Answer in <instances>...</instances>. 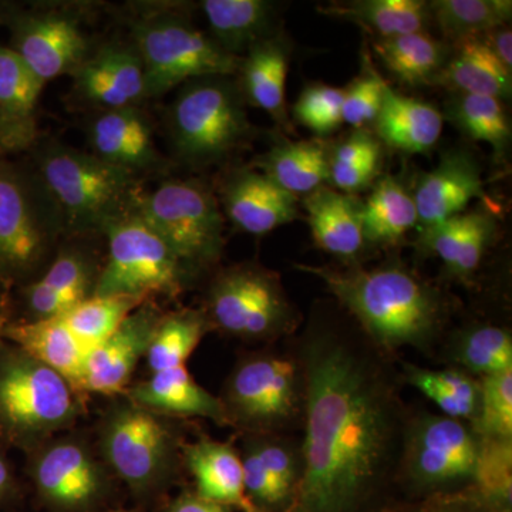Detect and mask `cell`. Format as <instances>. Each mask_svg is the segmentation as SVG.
I'll return each instance as SVG.
<instances>
[{
	"instance_id": "obj_1",
	"label": "cell",
	"mask_w": 512,
	"mask_h": 512,
	"mask_svg": "<svg viewBox=\"0 0 512 512\" xmlns=\"http://www.w3.org/2000/svg\"><path fill=\"white\" fill-rule=\"evenodd\" d=\"M295 352L303 379V474L292 512H386L399 501L412 417L393 356L353 320L328 311L312 313Z\"/></svg>"
},
{
	"instance_id": "obj_2",
	"label": "cell",
	"mask_w": 512,
	"mask_h": 512,
	"mask_svg": "<svg viewBox=\"0 0 512 512\" xmlns=\"http://www.w3.org/2000/svg\"><path fill=\"white\" fill-rule=\"evenodd\" d=\"M316 276L357 328L393 356L396 350L433 349L447 320V302L434 286L403 266L365 269L296 265Z\"/></svg>"
},
{
	"instance_id": "obj_3",
	"label": "cell",
	"mask_w": 512,
	"mask_h": 512,
	"mask_svg": "<svg viewBox=\"0 0 512 512\" xmlns=\"http://www.w3.org/2000/svg\"><path fill=\"white\" fill-rule=\"evenodd\" d=\"M62 214L67 237H101L111 221L136 210L137 175L55 138L40 137L26 154Z\"/></svg>"
},
{
	"instance_id": "obj_4",
	"label": "cell",
	"mask_w": 512,
	"mask_h": 512,
	"mask_svg": "<svg viewBox=\"0 0 512 512\" xmlns=\"http://www.w3.org/2000/svg\"><path fill=\"white\" fill-rule=\"evenodd\" d=\"M66 238L62 214L29 158L0 156V286L12 292L35 281Z\"/></svg>"
},
{
	"instance_id": "obj_5",
	"label": "cell",
	"mask_w": 512,
	"mask_h": 512,
	"mask_svg": "<svg viewBox=\"0 0 512 512\" xmlns=\"http://www.w3.org/2000/svg\"><path fill=\"white\" fill-rule=\"evenodd\" d=\"M130 10V42L143 62L147 100L200 77L237 76L241 59L195 28L185 3L136 2Z\"/></svg>"
},
{
	"instance_id": "obj_6",
	"label": "cell",
	"mask_w": 512,
	"mask_h": 512,
	"mask_svg": "<svg viewBox=\"0 0 512 512\" xmlns=\"http://www.w3.org/2000/svg\"><path fill=\"white\" fill-rule=\"evenodd\" d=\"M234 76H205L178 87L167 114L178 160L194 168L222 163L254 134Z\"/></svg>"
},
{
	"instance_id": "obj_7",
	"label": "cell",
	"mask_w": 512,
	"mask_h": 512,
	"mask_svg": "<svg viewBox=\"0 0 512 512\" xmlns=\"http://www.w3.org/2000/svg\"><path fill=\"white\" fill-rule=\"evenodd\" d=\"M79 390L0 336V443L33 447L80 414Z\"/></svg>"
},
{
	"instance_id": "obj_8",
	"label": "cell",
	"mask_w": 512,
	"mask_h": 512,
	"mask_svg": "<svg viewBox=\"0 0 512 512\" xmlns=\"http://www.w3.org/2000/svg\"><path fill=\"white\" fill-rule=\"evenodd\" d=\"M478 444L476 431L467 421L441 413H412L397 481L399 501L473 487Z\"/></svg>"
},
{
	"instance_id": "obj_9",
	"label": "cell",
	"mask_w": 512,
	"mask_h": 512,
	"mask_svg": "<svg viewBox=\"0 0 512 512\" xmlns=\"http://www.w3.org/2000/svg\"><path fill=\"white\" fill-rule=\"evenodd\" d=\"M229 426L247 434L289 433L303 421V379L295 350L245 356L221 397Z\"/></svg>"
},
{
	"instance_id": "obj_10",
	"label": "cell",
	"mask_w": 512,
	"mask_h": 512,
	"mask_svg": "<svg viewBox=\"0 0 512 512\" xmlns=\"http://www.w3.org/2000/svg\"><path fill=\"white\" fill-rule=\"evenodd\" d=\"M136 210L173 249L191 278L220 261L225 218L220 201L200 180H165L144 191Z\"/></svg>"
},
{
	"instance_id": "obj_11",
	"label": "cell",
	"mask_w": 512,
	"mask_h": 512,
	"mask_svg": "<svg viewBox=\"0 0 512 512\" xmlns=\"http://www.w3.org/2000/svg\"><path fill=\"white\" fill-rule=\"evenodd\" d=\"M101 237L107 241V256L93 296L175 298L192 279L173 249L137 210L111 221Z\"/></svg>"
},
{
	"instance_id": "obj_12",
	"label": "cell",
	"mask_w": 512,
	"mask_h": 512,
	"mask_svg": "<svg viewBox=\"0 0 512 512\" xmlns=\"http://www.w3.org/2000/svg\"><path fill=\"white\" fill-rule=\"evenodd\" d=\"M202 311L211 328L247 342H271L291 335L299 323L279 275L258 264L218 272Z\"/></svg>"
},
{
	"instance_id": "obj_13",
	"label": "cell",
	"mask_w": 512,
	"mask_h": 512,
	"mask_svg": "<svg viewBox=\"0 0 512 512\" xmlns=\"http://www.w3.org/2000/svg\"><path fill=\"white\" fill-rule=\"evenodd\" d=\"M84 9V3L6 2L2 26L9 32V49L45 84L73 76L96 47Z\"/></svg>"
},
{
	"instance_id": "obj_14",
	"label": "cell",
	"mask_w": 512,
	"mask_h": 512,
	"mask_svg": "<svg viewBox=\"0 0 512 512\" xmlns=\"http://www.w3.org/2000/svg\"><path fill=\"white\" fill-rule=\"evenodd\" d=\"M173 447V436L157 413L133 402L114 409L101 434L107 464L140 494L167 476Z\"/></svg>"
},
{
	"instance_id": "obj_15",
	"label": "cell",
	"mask_w": 512,
	"mask_h": 512,
	"mask_svg": "<svg viewBox=\"0 0 512 512\" xmlns=\"http://www.w3.org/2000/svg\"><path fill=\"white\" fill-rule=\"evenodd\" d=\"M99 237H67L46 271L19 288L23 322L59 318L94 295L101 271L93 247Z\"/></svg>"
},
{
	"instance_id": "obj_16",
	"label": "cell",
	"mask_w": 512,
	"mask_h": 512,
	"mask_svg": "<svg viewBox=\"0 0 512 512\" xmlns=\"http://www.w3.org/2000/svg\"><path fill=\"white\" fill-rule=\"evenodd\" d=\"M30 476L43 503L57 512H86L106 494V477L80 441L60 440L42 448Z\"/></svg>"
},
{
	"instance_id": "obj_17",
	"label": "cell",
	"mask_w": 512,
	"mask_h": 512,
	"mask_svg": "<svg viewBox=\"0 0 512 512\" xmlns=\"http://www.w3.org/2000/svg\"><path fill=\"white\" fill-rule=\"evenodd\" d=\"M72 79L73 100L90 113L141 107L147 100L143 62L130 40L96 45Z\"/></svg>"
},
{
	"instance_id": "obj_18",
	"label": "cell",
	"mask_w": 512,
	"mask_h": 512,
	"mask_svg": "<svg viewBox=\"0 0 512 512\" xmlns=\"http://www.w3.org/2000/svg\"><path fill=\"white\" fill-rule=\"evenodd\" d=\"M86 138L90 153L138 178L165 167L154 140L153 123L141 107L90 113Z\"/></svg>"
},
{
	"instance_id": "obj_19",
	"label": "cell",
	"mask_w": 512,
	"mask_h": 512,
	"mask_svg": "<svg viewBox=\"0 0 512 512\" xmlns=\"http://www.w3.org/2000/svg\"><path fill=\"white\" fill-rule=\"evenodd\" d=\"M164 313L147 301L119 326V329L90 353L84 372V392H124L141 357H146L158 323Z\"/></svg>"
},
{
	"instance_id": "obj_20",
	"label": "cell",
	"mask_w": 512,
	"mask_h": 512,
	"mask_svg": "<svg viewBox=\"0 0 512 512\" xmlns=\"http://www.w3.org/2000/svg\"><path fill=\"white\" fill-rule=\"evenodd\" d=\"M220 202L232 225L254 237L299 218L298 198L252 168H237L225 175Z\"/></svg>"
},
{
	"instance_id": "obj_21",
	"label": "cell",
	"mask_w": 512,
	"mask_h": 512,
	"mask_svg": "<svg viewBox=\"0 0 512 512\" xmlns=\"http://www.w3.org/2000/svg\"><path fill=\"white\" fill-rule=\"evenodd\" d=\"M485 197L483 175L476 158L464 150H451L424 174L413 200L420 235L466 212L471 201Z\"/></svg>"
},
{
	"instance_id": "obj_22",
	"label": "cell",
	"mask_w": 512,
	"mask_h": 512,
	"mask_svg": "<svg viewBox=\"0 0 512 512\" xmlns=\"http://www.w3.org/2000/svg\"><path fill=\"white\" fill-rule=\"evenodd\" d=\"M45 83L0 43V156H26L40 138L37 104Z\"/></svg>"
},
{
	"instance_id": "obj_23",
	"label": "cell",
	"mask_w": 512,
	"mask_h": 512,
	"mask_svg": "<svg viewBox=\"0 0 512 512\" xmlns=\"http://www.w3.org/2000/svg\"><path fill=\"white\" fill-rule=\"evenodd\" d=\"M312 238L322 251L346 265L356 261L365 248L362 202L328 185L303 197Z\"/></svg>"
},
{
	"instance_id": "obj_24",
	"label": "cell",
	"mask_w": 512,
	"mask_h": 512,
	"mask_svg": "<svg viewBox=\"0 0 512 512\" xmlns=\"http://www.w3.org/2000/svg\"><path fill=\"white\" fill-rule=\"evenodd\" d=\"M289 53L288 40L278 33L252 46L241 57L237 72L247 104L265 111L282 128H289L285 99Z\"/></svg>"
},
{
	"instance_id": "obj_25",
	"label": "cell",
	"mask_w": 512,
	"mask_h": 512,
	"mask_svg": "<svg viewBox=\"0 0 512 512\" xmlns=\"http://www.w3.org/2000/svg\"><path fill=\"white\" fill-rule=\"evenodd\" d=\"M0 336L55 369L83 392L84 372L92 350L73 335L62 318L37 322L6 319Z\"/></svg>"
},
{
	"instance_id": "obj_26",
	"label": "cell",
	"mask_w": 512,
	"mask_h": 512,
	"mask_svg": "<svg viewBox=\"0 0 512 512\" xmlns=\"http://www.w3.org/2000/svg\"><path fill=\"white\" fill-rule=\"evenodd\" d=\"M184 454L195 493L228 510L256 512L245 493L241 456L231 444L200 440L185 447Z\"/></svg>"
},
{
	"instance_id": "obj_27",
	"label": "cell",
	"mask_w": 512,
	"mask_h": 512,
	"mask_svg": "<svg viewBox=\"0 0 512 512\" xmlns=\"http://www.w3.org/2000/svg\"><path fill=\"white\" fill-rule=\"evenodd\" d=\"M131 402L154 413L202 417L229 426L221 400L195 382L187 366L151 373L150 379L128 392Z\"/></svg>"
},
{
	"instance_id": "obj_28",
	"label": "cell",
	"mask_w": 512,
	"mask_h": 512,
	"mask_svg": "<svg viewBox=\"0 0 512 512\" xmlns=\"http://www.w3.org/2000/svg\"><path fill=\"white\" fill-rule=\"evenodd\" d=\"M200 8L211 39L238 59L256 43L279 33L278 5L268 0H204Z\"/></svg>"
},
{
	"instance_id": "obj_29",
	"label": "cell",
	"mask_w": 512,
	"mask_h": 512,
	"mask_svg": "<svg viewBox=\"0 0 512 512\" xmlns=\"http://www.w3.org/2000/svg\"><path fill=\"white\" fill-rule=\"evenodd\" d=\"M373 124L386 146L407 154H423L440 140L444 117L426 101L404 96L387 84L382 109Z\"/></svg>"
},
{
	"instance_id": "obj_30",
	"label": "cell",
	"mask_w": 512,
	"mask_h": 512,
	"mask_svg": "<svg viewBox=\"0 0 512 512\" xmlns=\"http://www.w3.org/2000/svg\"><path fill=\"white\" fill-rule=\"evenodd\" d=\"M434 84L447 87L453 93L510 100L512 72L480 37H470L451 45L450 56Z\"/></svg>"
},
{
	"instance_id": "obj_31",
	"label": "cell",
	"mask_w": 512,
	"mask_h": 512,
	"mask_svg": "<svg viewBox=\"0 0 512 512\" xmlns=\"http://www.w3.org/2000/svg\"><path fill=\"white\" fill-rule=\"evenodd\" d=\"M330 150L316 140L282 141L258 161L269 180L295 195L306 197L329 183Z\"/></svg>"
},
{
	"instance_id": "obj_32",
	"label": "cell",
	"mask_w": 512,
	"mask_h": 512,
	"mask_svg": "<svg viewBox=\"0 0 512 512\" xmlns=\"http://www.w3.org/2000/svg\"><path fill=\"white\" fill-rule=\"evenodd\" d=\"M318 10L330 18L355 23L375 39L424 32L431 22L429 2L423 0H356Z\"/></svg>"
},
{
	"instance_id": "obj_33",
	"label": "cell",
	"mask_w": 512,
	"mask_h": 512,
	"mask_svg": "<svg viewBox=\"0 0 512 512\" xmlns=\"http://www.w3.org/2000/svg\"><path fill=\"white\" fill-rule=\"evenodd\" d=\"M373 52L400 83L420 87L436 83L450 56L451 45L419 32L375 39Z\"/></svg>"
},
{
	"instance_id": "obj_34",
	"label": "cell",
	"mask_w": 512,
	"mask_h": 512,
	"mask_svg": "<svg viewBox=\"0 0 512 512\" xmlns=\"http://www.w3.org/2000/svg\"><path fill=\"white\" fill-rule=\"evenodd\" d=\"M363 235L367 244L393 247L417 228L413 195L394 177L380 178L372 194L362 202Z\"/></svg>"
},
{
	"instance_id": "obj_35",
	"label": "cell",
	"mask_w": 512,
	"mask_h": 512,
	"mask_svg": "<svg viewBox=\"0 0 512 512\" xmlns=\"http://www.w3.org/2000/svg\"><path fill=\"white\" fill-rule=\"evenodd\" d=\"M403 382L423 393L451 419L471 423L476 419L480 403V382L477 377L456 369L434 370L406 363Z\"/></svg>"
},
{
	"instance_id": "obj_36",
	"label": "cell",
	"mask_w": 512,
	"mask_h": 512,
	"mask_svg": "<svg viewBox=\"0 0 512 512\" xmlns=\"http://www.w3.org/2000/svg\"><path fill=\"white\" fill-rule=\"evenodd\" d=\"M468 138L490 144L494 156L503 158L511 144V124L503 101L477 94L453 93L443 114Z\"/></svg>"
},
{
	"instance_id": "obj_37",
	"label": "cell",
	"mask_w": 512,
	"mask_h": 512,
	"mask_svg": "<svg viewBox=\"0 0 512 512\" xmlns=\"http://www.w3.org/2000/svg\"><path fill=\"white\" fill-rule=\"evenodd\" d=\"M211 329L204 311L181 309L163 315L146 353L151 373L187 366L188 359Z\"/></svg>"
},
{
	"instance_id": "obj_38",
	"label": "cell",
	"mask_w": 512,
	"mask_h": 512,
	"mask_svg": "<svg viewBox=\"0 0 512 512\" xmlns=\"http://www.w3.org/2000/svg\"><path fill=\"white\" fill-rule=\"evenodd\" d=\"M431 20L451 43L485 35L511 22V0H434Z\"/></svg>"
},
{
	"instance_id": "obj_39",
	"label": "cell",
	"mask_w": 512,
	"mask_h": 512,
	"mask_svg": "<svg viewBox=\"0 0 512 512\" xmlns=\"http://www.w3.org/2000/svg\"><path fill=\"white\" fill-rule=\"evenodd\" d=\"M448 349L456 369L477 379L512 369L511 333L500 326H471L458 333Z\"/></svg>"
},
{
	"instance_id": "obj_40",
	"label": "cell",
	"mask_w": 512,
	"mask_h": 512,
	"mask_svg": "<svg viewBox=\"0 0 512 512\" xmlns=\"http://www.w3.org/2000/svg\"><path fill=\"white\" fill-rule=\"evenodd\" d=\"M382 158L380 141L357 130L330 151L329 183L349 195L366 190L379 177Z\"/></svg>"
},
{
	"instance_id": "obj_41",
	"label": "cell",
	"mask_w": 512,
	"mask_h": 512,
	"mask_svg": "<svg viewBox=\"0 0 512 512\" xmlns=\"http://www.w3.org/2000/svg\"><path fill=\"white\" fill-rule=\"evenodd\" d=\"M144 302L136 296H90L59 318L93 352Z\"/></svg>"
},
{
	"instance_id": "obj_42",
	"label": "cell",
	"mask_w": 512,
	"mask_h": 512,
	"mask_svg": "<svg viewBox=\"0 0 512 512\" xmlns=\"http://www.w3.org/2000/svg\"><path fill=\"white\" fill-rule=\"evenodd\" d=\"M249 446L261 458L269 476L295 507L303 474L302 440L291 433L247 434Z\"/></svg>"
},
{
	"instance_id": "obj_43",
	"label": "cell",
	"mask_w": 512,
	"mask_h": 512,
	"mask_svg": "<svg viewBox=\"0 0 512 512\" xmlns=\"http://www.w3.org/2000/svg\"><path fill=\"white\" fill-rule=\"evenodd\" d=\"M473 488L498 510L512 512V439L478 437Z\"/></svg>"
},
{
	"instance_id": "obj_44",
	"label": "cell",
	"mask_w": 512,
	"mask_h": 512,
	"mask_svg": "<svg viewBox=\"0 0 512 512\" xmlns=\"http://www.w3.org/2000/svg\"><path fill=\"white\" fill-rule=\"evenodd\" d=\"M480 382V403L471 429L478 437L512 439V369L484 376Z\"/></svg>"
},
{
	"instance_id": "obj_45",
	"label": "cell",
	"mask_w": 512,
	"mask_h": 512,
	"mask_svg": "<svg viewBox=\"0 0 512 512\" xmlns=\"http://www.w3.org/2000/svg\"><path fill=\"white\" fill-rule=\"evenodd\" d=\"M345 89L313 83L302 90L293 106V117L319 138L328 137L343 124Z\"/></svg>"
},
{
	"instance_id": "obj_46",
	"label": "cell",
	"mask_w": 512,
	"mask_h": 512,
	"mask_svg": "<svg viewBox=\"0 0 512 512\" xmlns=\"http://www.w3.org/2000/svg\"><path fill=\"white\" fill-rule=\"evenodd\" d=\"M387 83L372 66L357 77L355 82L345 89L343 99V123L356 130H363L367 124L375 123L382 109Z\"/></svg>"
},
{
	"instance_id": "obj_47",
	"label": "cell",
	"mask_w": 512,
	"mask_h": 512,
	"mask_svg": "<svg viewBox=\"0 0 512 512\" xmlns=\"http://www.w3.org/2000/svg\"><path fill=\"white\" fill-rule=\"evenodd\" d=\"M468 214H470V220H468L466 235L450 271L461 279H468L476 274L488 248L493 244L495 231H497V222L488 210L471 211Z\"/></svg>"
},
{
	"instance_id": "obj_48",
	"label": "cell",
	"mask_w": 512,
	"mask_h": 512,
	"mask_svg": "<svg viewBox=\"0 0 512 512\" xmlns=\"http://www.w3.org/2000/svg\"><path fill=\"white\" fill-rule=\"evenodd\" d=\"M386 512H504L485 501L473 487L457 493L397 501Z\"/></svg>"
},
{
	"instance_id": "obj_49",
	"label": "cell",
	"mask_w": 512,
	"mask_h": 512,
	"mask_svg": "<svg viewBox=\"0 0 512 512\" xmlns=\"http://www.w3.org/2000/svg\"><path fill=\"white\" fill-rule=\"evenodd\" d=\"M490 47L491 52L498 57L501 63L512 72V32L510 25L490 30L485 35L478 36Z\"/></svg>"
},
{
	"instance_id": "obj_50",
	"label": "cell",
	"mask_w": 512,
	"mask_h": 512,
	"mask_svg": "<svg viewBox=\"0 0 512 512\" xmlns=\"http://www.w3.org/2000/svg\"><path fill=\"white\" fill-rule=\"evenodd\" d=\"M167 512H229V510L220 504L205 500L197 493L187 491V493L175 498Z\"/></svg>"
},
{
	"instance_id": "obj_51",
	"label": "cell",
	"mask_w": 512,
	"mask_h": 512,
	"mask_svg": "<svg viewBox=\"0 0 512 512\" xmlns=\"http://www.w3.org/2000/svg\"><path fill=\"white\" fill-rule=\"evenodd\" d=\"M18 491L16 478L13 476L12 467L5 456L0 453V505L9 503L15 498Z\"/></svg>"
},
{
	"instance_id": "obj_52",
	"label": "cell",
	"mask_w": 512,
	"mask_h": 512,
	"mask_svg": "<svg viewBox=\"0 0 512 512\" xmlns=\"http://www.w3.org/2000/svg\"><path fill=\"white\" fill-rule=\"evenodd\" d=\"M9 303H10V292L8 289L0 286V330H2L3 323L6 322L9 316Z\"/></svg>"
},
{
	"instance_id": "obj_53",
	"label": "cell",
	"mask_w": 512,
	"mask_h": 512,
	"mask_svg": "<svg viewBox=\"0 0 512 512\" xmlns=\"http://www.w3.org/2000/svg\"><path fill=\"white\" fill-rule=\"evenodd\" d=\"M5 3L6 2H0V25H2L3 16H5Z\"/></svg>"
},
{
	"instance_id": "obj_54",
	"label": "cell",
	"mask_w": 512,
	"mask_h": 512,
	"mask_svg": "<svg viewBox=\"0 0 512 512\" xmlns=\"http://www.w3.org/2000/svg\"><path fill=\"white\" fill-rule=\"evenodd\" d=\"M119 512H123V511H119Z\"/></svg>"
}]
</instances>
